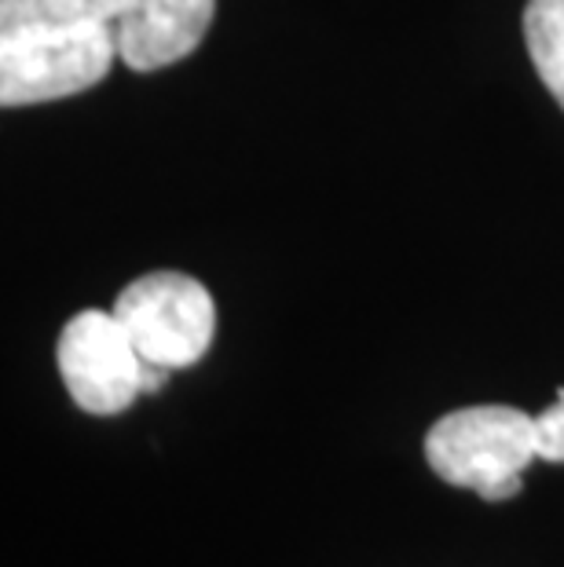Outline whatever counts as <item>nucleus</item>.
<instances>
[{
  "mask_svg": "<svg viewBox=\"0 0 564 567\" xmlns=\"http://www.w3.org/2000/svg\"><path fill=\"white\" fill-rule=\"evenodd\" d=\"M114 316L143 363L162 370L195 367L209 352L217 330L209 289L184 271H151L129 282L114 300Z\"/></svg>",
  "mask_w": 564,
  "mask_h": 567,
  "instance_id": "obj_2",
  "label": "nucleus"
},
{
  "mask_svg": "<svg viewBox=\"0 0 564 567\" xmlns=\"http://www.w3.org/2000/svg\"><path fill=\"white\" fill-rule=\"evenodd\" d=\"M524 44L535 74L564 111V0H527Z\"/></svg>",
  "mask_w": 564,
  "mask_h": 567,
  "instance_id": "obj_7",
  "label": "nucleus"
},
{
  "mask_svg": "<svg viewBox=\"0 0 564 567\" xmlns=\"http://www.w3.org/2000/svg\"><path fill=\"white\" fill-rule=\"evenodd\" d=\"M217 0H129L114 22L117 59L151 74L187 59L213 27Z\"/></svg>",
  "mask_w": 564,
  "mask_h": 567,
  "instance_id": "obj_5",
  "label": "nucleus"
},
{
  "mask_svg": "<svg viewBox=\"0 0 564 567\" xmlns=\"http://www.w3.org/2000/svg\"><path fill=\"white\" fill-rule=\"evenodd\" d=\"M114 59V27L11 33L0 38V103L33 106L89 92Z\"/></svg>",
  "mask_w": 564,
  "mask_h": 567,
  "instance_id": "obj_3",
  "label": "nucleus"
},
{
  "mask_svg": "<svg viewBox=\"0 0 564 567\" xmlns=\"http://www.w3.org/2000/svg\"><path fill=\"white\" fill-rule=\"evenodd\" d=\"M535 443L543 462H564V392L554 406L535 414Z\"/></svg>",
  "mask_w": 564,
  "mask_h": 567,
  "instance_id": "obj_8",
  "label": "nucleus"
},
{
  "mask_svg": "<svg viewBox=\"0 0 564 567\" xmlns=\"http://www.w3.org/2000/svg\"><path fill=\"white\" fill-rule=\"evenodd\" d=\"M55 363L70 400L95 417L122 414L147 392V363L114 311L92 308L70 319L59 333Z\"/></svg>",
  "mask_w": 564,
  "mask_h": 567,
  "instance_id": "obj_4",
  "label": "nucleus"
},
{
  "mask_svg": "<svg viewBox=\"0 0 564 567\" xmlns=\"http://www.w3.org/2000/svg\"><path fill=\"white\" fill-rule=\"evenodd\" d=\"M129 0H0V38L41 30L114 27Z\"/></svg>",
  "mask_w": 564,
  "mask_h": 567,
  "instance_id": "obj_6",
  "label": "nucleus"
},
{
  "mask_svg": "<svg viewBox=\"0 0 564 567\" xmlns=\"http://www.w3.org/2000/svg\"><path fill=\"white\" fill-rule=\"evenodd\" d=\"M535 457V414L502 403L451 410L425 436L433 473L451 487L476 491L484 502L517 498L521 473Z\"/></svg>",
  "mask_w": 564,
  "mask_h": 567,
  "instance_id": "obj_1",
  "label": "nucleus"
}]
</instances>
